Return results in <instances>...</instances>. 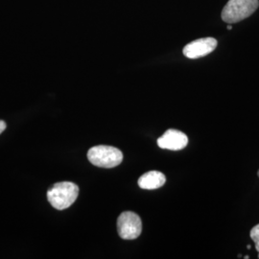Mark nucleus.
Wrapping results in <instances>:
<instances>
[{
	"label": "nucleus",
	"mask_w": 259,
	"mask_h": 259,
	"mask_svg": "<svg viewBox=\"0 0 259 259\" xmlns=\"http://www.w3.org/2000/svg\"><path fill=\"white\" fill-rule=\"evenodd\" d=\"M258 7V0H229L221 17L227 23H237L250 18Z\"/></svg>",
	"instance_id": "nucleus-2"
},
{
	"label": "nucleus",
	"mask_w": 259,
	"mask_h": 259,
	"mask_svg": "<svg viewBox=\"0 0 259 259\" xmlns=\"http://www.w3.org/2000/svg\"><path fill=\"white\" fill-rule=\"evenodd\" d=\"M250 247H251V246H250V245H248V247H247V248H248V249H249V250H250Z\"/></svg>",
	"instance_id": "nucleus-11"
},
{
	"label": "nucleus",
	"mask_w": 259,
	"mask_h": 259,
	"mask_svg": "<svg viewBox=\"0 0 259 259\" xmlns=\"http://www.w3.org/2000/svg\"><path fill=\"white\" fill-rule=\"evenodd\" d=\"M227 29H228V30H232V25H228V27H227Z\"/></svg>",
	"instance_id": "nucleus-10"
},
{
	"label": "nucleus",
	"mask_w": 259,
	"mask_h": 259,
	"mask_svg": "<svg viewBox=\"0 0 259 259\" xmlns=\"http://www.w3.org/2000/svg\"><path fill=\"white\" fill-rule=\"evenodd\" d=\"M217 40L214 37L199 38L188 44L184 48V55L188 59H199L213 52L217 47Z\"/></svg>",
	"instance_id": "nucleus-5"
},
{
	"label": "nucleus",
	"mask_w": 259,
	"mask_h": 259,
	"mask_svg": "<svg viewBox=\"0 0 259 259\" xmlns=\"http://www.w3.org/2000/svg\"><path fill=\"white\" fill-rule=\"evenodd\" d=\"M79 195V187L71 182H62L51 186L47 191L50 204L58 210H64L74 204Z\"/></svg>",
	"instance_id": "nucleus-1"
},
{
	"label": "nucleus",
	"mask_w": 259,
	"mask_h": 259,
	"mask_svg": "<svg viewBox=\"0 0 259 259\" xmlns=\"http://www.w3.org/2000/svg\"><path fill=\"white\" fill-rule=\"evenodd\" d=\"M250 235L251 240L254 242L255 249L258 251L259 253V224L251 229Z\"/></svg>",
	"instance_id": "nucleus-8"
},
{
	"label": "nucleus",
	"mask_w": 259,
	"mask_h": 259,
	"mask_svg": "<svg viewBox=\"0 0 259 259\" xmlns=\"http://www.w3.org/2000/svg\"><path fill=\"white\" fill-rule=\"evenodd\" d=\"M188 143L187 136L178 130H167L166 132L157 139V145L161 149L171 151H179L186 147Z\"/></svg>",
	"instance_id": "nucleus-6"
},
{
	"label": "nucleus",
	"mask_w": 259,
	"mask_h": 259,
	"mask_svg": "<svg viewBox=\"0 0 259 259\" xmlns=\"http://www.w3.org/2000/svg\"><path fill=\"white\" fill-rule=\"evenodd\" d=\"M7 125L5 123V121L0 120V135L4 132V130L6 129Z\"/></svg>",
	"instance_id": "nucleus-9"
},
{
	"label": "nucleus",
	"mask_w": 259,
	"mask_h": 259,
	"mask_svg": "<svg viewBox=\"0 0 259 259\" xmlns=\"http://www.w3.org/2000/svg\"><path fill=\"white\" fill-rule=\"evenodd\" d=\"M90 162L101 168H113L118 166L123 160V154L119 149L99 145L90 149L88 152Z\"/></svg>",
	"instance_id": "nucleus-3"
},
{
	"label": "nucleus",
	"mask_w": 259,
	"mask_h": 259,
	"mask_svg": "<svg viewBox=\"0 0 259 259\" xmlns=\"http://www.w3.org/2000/svg\"><path fill=\"white\" fill-rule=\"evenodd\" d=\"M165 182L166 177L164 174L159 171H150L139 178L138 184L142 189L153 190L164 185Z\"/></svg>",
	"instance_id": "nucleus-7"
},
{
	"label": "nucleus",
	"mask_w": 259,
	"mask_h": 259,
	"mask_svg": "<svg viewBox=\"0 0 259 259\" xmlns=\"http://www.w3.org/2000/svg\"><path fill=\"white\" fill-rule=\"evenodd\" d=\"M117 232L124 240H135L142 232L141 219L137 213L124 211L117 219Z\"/></svg>",
	"instance_id": "nucleus-4"
},
{
	"label": "nucleus",
	"mask_w": 259,
	"mask_h": 259,
	"mask_svg": "<svg viewBox=\"0 0 259 259\" xmlns=\"http://www.w3.org/2000/svg\"><path fill=\"white\" fill-rule=\"evenodd\" d=\"M257 176L259 177V170H258V171H257Z\"/></svg>",
	"instance_id": "nucleus-12"
}]
</instances>
